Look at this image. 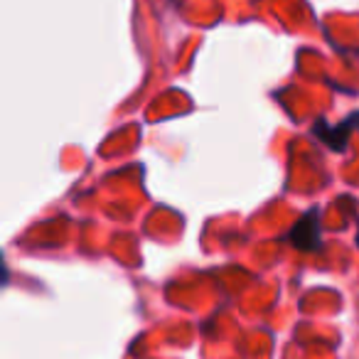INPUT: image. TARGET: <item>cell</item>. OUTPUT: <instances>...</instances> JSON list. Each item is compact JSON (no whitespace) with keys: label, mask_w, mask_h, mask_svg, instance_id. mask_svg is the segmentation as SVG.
Segmentation results:
<instances>
[{"label":"cell","mask_w":359,"mask_h":359,"mask_svg":"<svg viewBox=\"0 0 359 359\" xmlns=\"http://www.w3.org/2000/svg\"><path fill=\"white\" fill-rule=\"evenodd\" d=\"M290 244L300 251H315L320 246V219L318 212H308L303 219H298V224L290 229L288 234Z\"/></svg>","instance_id":"cell-1"},{"label":"cell","mask_w":359,"mask_h":359,"mask_svg":"<svg viewBox=\"0 0 359 359\" xmlns=\"http://www.w3.org/2000/svg\"><path fill=\"white\" fill-rule=\"evenodd\" d=\"M357 118H359V114L357 116H349L344 123H339V126H327V123H315V128H313V133L318 135L320 140H323L327 148H332V150H337V153H342L344 148H347V140H349V130L352 128H359V123H357Z\"/></svg>","instance_id":"cell-2"},{"label":"cell","mask_w":359,"mask_h":359,"mask_svg":"<svg viewBox=\"0 0 359 359\" xmlns=\"http://www.w3.org/2000/svg\"><path fill=\"white\" fill-rule=\"evenodd\" d=\"M172 3H180V0H172Z\"/></svg>","instance_id":"cell-3"},{"label":"cell","mask_w":359,"mask_h":359,"mask_svg":"<svg viewBox=\"0 0 359 359\" xmlns=\"http://www.w3.org/2000/svg\"><path fill=\"white\" fill-rule=\"evenodd\" d=\"M357 241H359V234H357Z\"/></svg>","instance_id":"cell-4"}]
</instances>
